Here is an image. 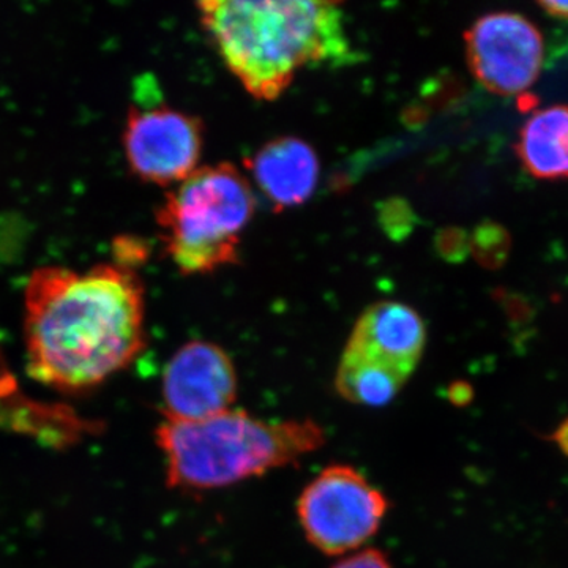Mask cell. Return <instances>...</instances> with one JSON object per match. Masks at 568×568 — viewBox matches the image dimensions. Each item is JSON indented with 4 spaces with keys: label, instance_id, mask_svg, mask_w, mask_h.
I'll use <instances>...</instances> for the list:
<instances>
[{
    "label": "cell",
    "instance_id": "cell-11",
    "mask_svg": "<svg viewBox=\"0 0 568 568\" xmlns=\"http://www.w3.org/2000/svg\"><path fill=\"white\" fill-rule=\"evenodd\" d=\"M517 155L532 178L568 179V104L532 112L519 130Z\"/></svg>",
    "mask_w": 568,
    "mask_h": 568
},
{
    "label": "cell",
    "instance_id": "cell-1",
    "mask_svg": "<svg viewBox=\"0 0 568 568\" xmlns=\"http://www.w3.org/2000/svg\"><path fill=\"white\" fill-rule=\"evenodd\" d=\"M22 328L29 376L59 394H88L144 351V284L115 261L44 265L26 283Z\"/></svg>",
    "mask_w": 568,
    "mask_h": 568
},
{
    "label": "cell",
    "instance_id": "cell-15",
    "mask_svg": "<svg viewBox=\"0 0 568 568\" xmlns=\"http://www.w3.org/2000/svg\"><path fill=\"white\" fill-rule=\"evenodd\" d=\"M551 439L555 440L559 450L568 457V417L556 428V432L551 435Z\"/></svg>",
    "mask_w": 568,
    "mask_h": 568
},
{
    "label": "cell",
    "instance_id": "cell-13",
    "mask_svg": "<svg viewBox=\"0 0 568 568\" xmlns=\"http://www.w3.org/2000/svg\"><path fill=\"white\" fill-rule=\"evenodd\" d=\"M332 568H394V566L381 549L365 548L345 556Z\"/></svg>",
    "mask_w": 568,
    "mask_h": 568
},
{
    "label": "cell",
    "instance_id": "cell-6",
    "mask_svg": "<svg viewBox=\"0 0 568 568\" xmlns=\"http://www.w3.org/2000/svg\"><path fill=\"white\" fill-rule=\"evenodd\" d=\"M122 148L134 178L171 189L200 168L204 125L196 115L168 104H132Z\"/></svg>",
    "mask_w": 568,
    "mask_h": 568
},
{
    "label": "cell",
    "instance_id": "cell-5",
    "mask_svg": "<svg viewBox=\"0 0 568 568\" xmlns=\"http://www.w3.org/2000/svg\"><path fill=\"white\" fill-rule=\"evenodd\" d=\"M388 507L386 495L361 470L331 465L306 485L295 511L312 547L325 556H347L376 536Z\"/></svg>",
    "mask_w": 568,
    "mask_h": 568
},
{
    "label": "cell",
    "instance_id": "cell-10",
    "mask_svg": "<svg viewBox=\"0 0 568 568\" xmlns=\"http://www.w3.org/2000/svg\"><path fill=\"white\" fill-rule=\"evenodd\" d=\"M246 166L276 211L306 203L315 193L320 179L315 149L294 136L267 142Z\"/></svg>",
    "mask_w": 568,
    "mask_h": 568
},
{
    "label": "cell",
    "instance_id": "cell-14",
    "mask_svg": "<svg viewBox=\"0 0 568 568\" xmlns=\"http://www.w3.org/2000/svg\"><path fill=\"white\" fill-rule=\"evenodd\" d=\"M538 6L541 10L547 11L549 17L568 20V2H541Z\"/></svg>",
    "mask_w": 568,
    "mask_h": 568
},
{
    "label": "cell",
    "instance_id": "cell-2",
    "mask_svg": "<svg viewBox=\"0 0 568 568\" xmlns=\"http://www.w3.org/2000/svg\"><path fill=\"white\" fill-rule=\"evenodd\" d=\"M196 7L227 69L263 102L280 99L298 71L342 61L349 51L336 2L204 0Z\"/></svg>",
    "mask_w": 568,
    "mask_h": 568
},
{
    "label": "cell",
    "instance_id": "cell-9",
    "mask_svg": "<svg viewBox=\"0 0 568 568\" xmlns=\"http://www.w3.org/2000/svg\"><path fill=\"white\" fill-rule=\"evenodd\" d=\"M425 345L426 327L416 310L402 302H377L358 317L343 354L409 381Z\"/></svg>",
    "mask_w": 568,
    "mask_h": 568
},
{
    "label": "cell",
    "instance_id": "cell-8",
    "mask_svg": "<svg viewBox=\"0 0 568 568\" xmlns=\"http://www.w3.org/2000/svg\"><path fill=\"white\" fill-rule=\"evenodd\" d=\"M237 372L231 355L215 343L194 339L179 347L164 366L163 416L194 422L233 409Z\"/></svg>",
    "mask_w": 568,
    "mask_h": 568
},
{
    "label": "cell",
    "instance_id": "cell-7",
    "mask_svg": "<svg viewBox=\"0 0 568 568\" xmlns=\"http://www.w3.org/2000/svg\"><path fill=\"white\" fill-rule=\"evenodd\" d=\"M465 41L474 78L496 95H521L536 84L544 69V36L523 14H485L470 26Z\"/></svg>",
    "mask_w": 568,
    "mask_h": 568
},
{
    "label": "cell",
    "instance_id": "cell-4",
    "mask_svg": "<svg viewBox=\"0 0 568 568\" xmlns=\"http://www.w3.org/2000/svg\"><path fill=\"white\" fill-rule=\"evenodd\" d=\"M252 185L231 163L200 166L171 186L155 212L163 252L183 275L239 263L242 234L253 220Z\"/></svg>",
    "mask_w": 568,
    "mask_h": 568
},
{
    "label": "cell",
    "instance_id": "cell-3",
    "mask_svg": "<svg viewBox=\"0 0 568 568\" xmlns=\"http://www.w3.org/2000/svg\"><path fill=\"white\" fill-rule=\"evenodd\" d=\"M168 487L205 493L233 487L295 466L325 444L323 426L304 420H263L242 409L182 422L163 418L155 429Z\"/></svg>",
    "mask_w": 568,
    "mask_h": 568
},
{
    "label": "cell",
    "instance_id": "cell-12",
    "mask_svg": "<svg viewBox=\"0 0 568 568\" xmlns=\"http://www.w3.org/2000/svg\"><path fill=\"white\" fill-rule=\"evenodd\" d=\"M405 377L361 358L342 354L335 373V390L353 405L379 407L394 402L405 388Z\"/></svg>",
    "mask_w": 568,
    "mask_h": 568
}]
</instances>
